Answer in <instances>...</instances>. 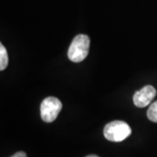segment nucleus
Returning a JSON list of instances; mask_svg holds the SVG:
<instances>
[{"label": "nucleus", "mask_w": 157, "mask_h": 157, "mask_svg": "<svg viewBox=\"0 0 157 157\" xmlns=\"http://www.w3.org/2000/svg\"><path fill=\"white\" fill-rule=\"evenodd\" d=\"M89 46V37L85 34H78L73 39L69 46L68 59L75 63L83 61L88 55Z\"/></svg>", "instance_id": "1"}, {"label": "nucleus", "mask_w": 157, "mask_h": 157, "mask_svg": "<svg viewBox=\"0 0 157 157\" xmlns=\"http://www.w3.org/2000/svg\"><path fill=\"white\" fill-rule=\"evenodd\" d=\"M132 130L129 125L122 121H113L107 124L103 134L107 140L113 142H120L127 139L131 135Z\"/></svg>", "instance_id": "2"}, {"label": "nucleus", "mask_w": 157, "mask_h": 157, "mask_svg": "<svg viewBox=\"0 0 157 157\" xmlns=\"http://www.w3.org/2000/svg\"><path fill=\"white\" fill-rule=\"evenodd\" d=\"M62 109L61 101L56 97H47L40 105V115L42 120L50 123L56 120Z\"/></svg>", "instance_id": "3"}, {"label": "nucleus", "mask_w": 157, "mask_h": 157, "mask_svg": "<svg viewBox=\"0 0 157 157\" xmlns=\"http://www.w3.org/2000/svg\"><path fill=\"white\" fill-rule=\"evenodd\" d=\"M156 95V90L150 85L145 86L134 95V104L137 107H145L150 104Z\"/></svg>", "instance_id": "4"}, {"label": "nucleus", "mask_w": 157, "mask_h": 157, "mask_svg": "<svg viewBox=\"0 0 157 157\" xmlns=\"http://www.w3.org/2000/svg\"><path fill=\"white\" fill-rule=\"evenodd\" d=\"M9 62V58H8V53L6 51V47L3 44H0V70L4 71Z\"/></svg>", "instance_id": "5"}, {"label": "nucleus", "mask_w": 157, "mask_h": 157, "mask_svg": "<svg viewBox=\"0 0 157 157\" xmlns=\"http://www.w3.org/2000/svg\"><path fill=\"white\" fill-rule=\"evenodd\" d=\"M147 115L149 121L157 123V101L150 105L149 108L147 109Z\"/></svg>", "instance_id": "6"}, {"label": "nucleus", "mask_w": 157, "mask_h": 157, "mask_svg": "<svg viewBox=\"0 0 157 157\" xmlns=\"http://www.w3.org/2000/svg\"><path fill=\"white\" fill-rule=\"evenodd\" d=\"M11 157H27V155H26V154H25V152L19 151L17 152V153H16V154H14V155Z\"/></svg>", "instance_id": "7"}, {"label": "nucleus", "mask_w": 157, "mask_h": 157, "mask_svg": "<svg viewBox=\"0 0 157 157\" xmlns=\"http://www.w3.org/2000/svg\"><path fill=\"white\" fill-rule=\"evenodd\" d=\"M86 157H99L98 155H87V156Z\"/></svg>", "instance_id": "8"}]
</instances>
